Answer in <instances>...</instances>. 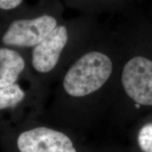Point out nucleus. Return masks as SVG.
Returning a JSON list of instances; mask_svg holds the SVG:
<instances>
[{"instance_id": "1", "label": "nucleus", "mask_w": 152, "mask_h": 152, "mask_svg": "<svg viewBox=\"0 0 152 152\" xmlns=\"http://www.w3.org/2000/svg\"><path fill=\"white\" fill-rule=\"evenodd\" d=\"M113 64L103 53L92 52L83 55L70 68L64 80V87L71 96L80 97L98 90L108 80Z\"/></svg>"}, {"instance_id": "2", "label": "nucleus", "mask_w": 152, "mask_h": 152, "mask_svg": "<svg viewBox=\"0 0 152 152\" xmlns=\"http://www.w3.org/2000/svg\"><path fill=\"white\" fill-rule=\"evenodd\" d=\"M122 84L127 94L137 104L152 106V61L136 56L125 64Z\"/></svg>"}, {"instance_id": "3", "label": "nucleus", "mask_w": 152, "mask_h": 152, "mask_svg": "<svg viewBox=\"0 0 152 152\" xmlns=\"http://www.w3.org/2000/svg\"><path fill=\"white\" fill-rule=\"evenodd\" d=\"M56 26V20L49 15L33 19L16 20L11 23L4 34L2 42L9 46L35 47Z\"/></svg>"}, {"instance_id": "4", "label": "nucleus", "mask_w": 152, "mask_h": 152, "mask_svg": "<svg viewBox=\"0 0 152 152\" xmlns=\"http://www.w3.org/2000/svg\"><path fill=\"white\" fill-rule=\"evenodd\" d=\"M17 145L20 152H77L68 136L45 127L21 133Z\"/></svg>"}, {"instance_id": "5", "label": "nucleus", "mask_w": 152, "mask_h": 152, "mask_svg": "<svg viewBox=\"0 0 152 152\" xmlns=\"http://www.w3.org/2000/svg\"><path fill=\"white\" fill-rule=\"evenodd\" d=\"M68 39V31L65 26H56L35 46L32 53L33 68L39 73H48L54 69Z\"/></svg>"}, {"instance_id": "6", "label": "nucleus", "mask_w": 152, "mask_h": 152, "mask_svg": "<svg viewBox=\"0 0 152 152\" xmlns=\"http://www.w3.org/2000/svg\"><path fill=\"white\" fill-rule=\"evenodd\" d=\"M24 68V59L19 53L0 48V88L15 84Z\"/></svg>"}, {"instance_id": "7", "label": "nucleus", "mask_w": 152, "mask_h": 152, "mask_svg": "<svg viewBox=\"0 0 152 152\" xmlns=\"http://www.w3.org/2000/svg\"><path fill=\"white\" fill-rule=\"evenodd\" d=\"M25 97V93L20 86L14 84L0 88V110L14 107Z\"/></svg>"}, {"instance_id": "8", "label": "nucleus", "mask_w": 152, "mask_h": 152, "mask_svg": "<svg viewBox=\"0 0 152 152\" xmlns=\"http://www.w3.org/2000/svg\"><path fill=\"white\" fill-rule=\"evenodd\" d=\"M138 143L144 152H152V123L142 127L138 134Z\"/></svg>"}, {"instance_id": "9", "label": "nucleus", "mask_w": 152, "mask_h": 152, "mask_svg": "<svg viewBox=\"0 0 152 152\" xmlns=\"http://www.w3.org/2000/svg\"><path fill=\"white\" fill-rule=\"evenodd\" d=\"M23 0H0V9L4 10L13 9L20 4Z\"/></svg>"}]
</instances>
